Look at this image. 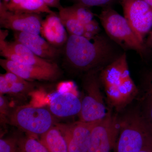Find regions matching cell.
<instances>
[{"label": "cell", "mask_w": 152, "mask_h": 152, "mask_svg": "<svg viewBox=\"0 0 152 152\" xmlns=\"http://www.w3.org/2000/svg\"><path fill=\"white\" fill-rule=\"evenodd\" d=\"M65 55L71 66L76 70L86 72L103 68L104 65L114 61L110 42L99 34L91 39L83 36L69 35L65 44Z\"/></svg>", "instance_id": "1"}, {"label": "cell", "mask_w": 152, "mask_h": 152, "mask_svg": "<svg viewBox=\"0 0 152 152\" xmlns=\"http://www.w3.org/2000/svg\"><path fill=\"white\" fill-rule=\"evenodd\" d=\"M99 79L108 102L117 112L124 108L137 95V88L130 75L126 53L104 68L100 73Z\"/></svg>", "instance_id": "2"}, {"label": "cell", "mask_w": 152, "mask_h": 152, "mask_svg": "<svg viewBox=\"0 0 152 152\" xmlns=\"http://www.w3.org/2000/svg\"><path fill=\"white\" fill-rule=\"evenodd\" d=\"M119 123L115 152H139L152 146V133L137 109L119 117Z\"/></svg>", "instance_id": "3"}, {"label": "cell", "mask_w": 152, "mask_h": 152, "mask_svg": "<svg viewBox=\"0 0 152 152\" xmlns=\"http://www.w3.org/2000/svg\"><path fill=\"white\" fill-rule=\"evenodd\" d=\"M102 69L89 71L83 77V95L81 98V110L79 115L81 121L93 122L99 121L106 116L108 111L101 90L99 72Z\"/></svg>", "instance_id": "4"}, {"label": "cell", "mask_w": 152, "mask_h": 152, "mask_svg": "<svg viewBox=\"0 0 152 152\" xmlns=\"http://www.w3.org/2000/svg\"><path fill=\"white\" fill-rule=\"evenodd\" d=\"M102 26L110 39L123 48L136 51L142 55L145 50L124 17L110 7L104 8L99 15Z\"/></svg>", "instance_id": "5"}, {"label": "cell", "mask_w": 152, "mask_h": 152, "mask_svg": "<svg viewBox=\"0 0 152 152\" xmlns=\"http://www.w3.org/2000/svg\"><path fill=\"white\" fill-rule=\"evenodd\" d=\"M8 119L11 124L26 132L40 136L55 124L54 116L49 109L30 105L14 109Z\"/></svg>", "instance_id": "6"}, {"label": "cell", "mask_w": 152, "mask_h": 152, "mask_svg": "<svg viewBox=\"0 0 152 152\" xmlns=\"http://www.w3.org/2000/svg\"><path fill=\"white\" fill-rule=\"evenodd\" d=\"M119 128V117L108 109L106 116L98 121L93 128L88 152L116 151Z\"/></svg>", "instance_id": "7"}, {"label": "cell", "mask_w": 152, "mask_h": 152, "mask_svg": "<svg viewBox=\"0 0 152 152\" xmlns=\"http://www.w3.org/2000/svg\"><path fill=\"white\" fill-rule=\"evenodd\" d=\"M49 110L58 118L79 115L81 110V99L73 82H63L58 85L57 91L49 96Z\"/></svg>", "instance_id": "8"}, {"label": "cell", "mask_w": 152, "mask_h": 152, "mask_svg": "<svg viewBox=\"0 0 152 152\" xmlns=\"http://www.w3.org/2000/svg\"><path fill=\"white\" fill-rule=\"evenodd\" d=\"M124 18L142 43L152 27V7L143 0H121Z\"/></svg>", "instance_id": "9"}, {"label": "cell", "mask_w": 152, "mask_h": 152, "mask_svg": "<svg viewBox=\"0 0 152 152\" xmlns=\"http://www.w3.org/2000/svg\"><path fill=\"white\" fill-rule=\"evenodd\" d=\"M42 20L39 14L12 12L6 7L3 2L0 3V25L1 27L39 34H40Z\"/></svg>", "instance_id": "10"}, {"label": "cell", "mask_w": 152, "mask_h": 152, "mask_svg": "<svg viewBox=\"0 0 152 152\" xmlns=\"http://www.w3.org/2000/svg\"><path fill=\"white\" fill-rule=\"evenodd\" d=\"M97 121L56 124L66 141L69 152H88L92 130Z\"/></svg>", "instance_id": "11"}, {"label": "cell", "mask_w": 152, "mask_h": 152, "mask_svg": "<svg viewBox=\"0 0 152 152\" xmlns=\"http://www.w3.org/2000/svg\"><path fill=\"white\" fill-rule=\"evenodd\" d=\"M0 65L7 72L13 73L27 81H53L60 75L58 67L43 68L16 62L6 59H1Z\"/></svg>", "instance_id": "12"}, {"label": "cell", "mask_w": 152, "mask_h": 152, "mask_svg": "<svg viewBox=\"0 0 152 152\" xmlns=\"http://www.w3.org/2000/svg\"><path fill=\"white\" fill-rule=\"evenodd\" d=\"M15 41L23 44L38 56L50 61L58 56L59 50L39 34L15 32Z\"/></svg>", "instance_id": "13"}, {"label": "cell", "mask_w": 152, "mask_h": 152, "mask_svg": "<svg viewBox=\"0 0 152 152\" xmlns=\"http://www.w3.org/2000/svg\"><path fill=\"white\" fill-rule=\"evenodd\" d=\"M40 34L46 40L55 47L66 44L69 37L59 15L55 12L48 14L42 21Z\"/></svg>", "instance_id": "14"}, {"label": "cell", "mask_w": 152, "mask_h": 152, "mask_svg": "<svg viewBox=\"0 0 152 152\" xmlns=\"http://www.w3.org/2000/svg\"><path fill=\"white\" fill-rule=\"evenodd\" d=\"M28 81L10 72L0 75L1 94H9L15 95H25L28 94L33 88V84Z\"/></svg>", "instance_id": "15"}, {"label": "cell", "mask_w": 152, "mask_h": 152, "mask_svg": "<svg viewBox=\"0 0 152 152\" xmlns=\"http://www.w3.org/2000/svg\"><path fill=\"white\" fill-rule=\"evenodd\" d=\"M40 141L50 152H69L66 141L56 125L41 135Z\"/></svg>", "instance_id": "16"}, {"label": "cell", "mask_w": 152, "mask_h": 152, "mask_svg": "<svg viewBox=\"0 0 152 152\" xmlns=\"http://www.w3.org/2000/svg\"><path fill=\"white\" fill-rule=\"evenodd\" d=\"M9 43L15 53L22 58L23 64L46 68L58 67L56 64L38 56L26 47L17 41L9 42Z\"/></svg>", "instance_id": "17"}, {"label": "cell", "mask_w": 152, "mask_h": 152, "mask_svg": "<svg viewBox=\"0 0 152 152\" xmlns=\"http://www.w3.org/2000/svg\"><path fill=\"white\" fill-rule=\"evenodd\" d=\"M137 110L147 127L152 133V80L140 98Z\"/></svg>", "instance_id": "18"}, {"label": "cell", "mask_w": 152, "mask_h": 152, "mask_svg": "<svg viewBox=\"0 0 152 152\" xmlns=\"http://www.w3.org/2000/svg\"><path fill=\"white\" fill-rule=\"evenodd\" d=\"M59 16L69 35L83 36L84 25L74 15L68 7L62 6L58 9Z\"/></svg>", "instance_id": "19"}, {"label": "cell", "mask_w": 152, "mask_h": 152, "mask_svg": "<svg viewBox=\"0 0 152 152\" xmlns=\"http://www.w3.org/2000/svg\"><path fill=\"white\" fill-rule=\"evenodd\" d=\"M15 12L39 14H50L54 12L47 5L44 0H23Z\"/></svg>", "instance_id": "20"}, {"label": "cell", "mask_w": 152, "mask_h": 152, "mask_svg": "<svg viewBox=\"0 0 152 152\" xmlns=\"http://www.w3.org/2000/svg\"><path fill=\"white\" fill-rule=\"evenodd\" d=\"M22 152H50L40 141L32 137H27L19 141Z\"/></svg>", "instance_id": "21"}, {"label": "cell", "mask_w": 152, "mask_h": 152, "mask_svg": "<svg viewBox=\"0 0 152 152\" xmlns=\"http://www.w3.org/2000/svg\"><path fill=\"white\" fill-rule=\"evenodd\" d=\"M68 7L83 25L94 20V14L88 7L76 3L75 4Z\"/></svg>", "instance_id": "22"}, {"label": "cell", "mask_w": 152, "mask_h": 152, "mask_svg": "<svg viewBox=\"0 0 152 152\" xmlns=\"http://www.w3.org/2000/svg\"><path fill=\"white\" fill-rule=\"evenodd\" d=\"M19 140L16 138L8 137L0 140V152H18Z\"/></svg>", "instance_id": "23"}, {"label": "cell", "mask_w": 152, "mask_h": 152, "mask_svg": "<svg viewBox=\"0 0 152 152\" xmlns=\"http://www.w3.org/2000/svg\"><path fill=\"white\" fill-rule=\"evenodd\" d=\"M84 33L83 36L88 39H91L99 34L100 28L99 23L96 20H93L91 21L84 25Z\"/></svg>", "instance_id": "24"}, {"label": "cell", "mask_w": 152, "mask_h": 152, "mask_svg": "<svg viewBox=\"0 0 152 152\" xmlns=\"http://www.w3.org/2000/svg\"><path fill=\"white\" fill-rule=\"evenodd\" d=\"M77 3L90 8L93 7H110L117 1L121 0H75Z\"/></svg>", "instance_id": "25"}, {"label": "cell", "mask_w": 152, "mask_h": 152, "mask_svg": "<svg viewBox=\"0 0 152 152\" xmlns=\"http://www.w3.org/2000/svg\"><path fill=\"white\" fill-rule=\"evenodd\" d=\"M0 111L2 121L5 120L6 116H9L8 102L2 94L0 95Z\"/></svg>", "instance_id": "26"}, {"label": "cell", "mask_w": 152, "mask_h": 152, "mask_svg": "<svg viewBox=\"0 0 152 152\" xmlns=\"http://www.w3.org/2000/svg\"><path fill=\"white\" fill-rule=\"evenodd\" d=\"M23 1V0H10V1L7 4L3 3L5 4L8 10L12 12H15L17 10Z\"/></svg>", "instance_id": "27"}, {"label": "cell", "mask_w": 152, "mask_h": 152, "mask_svg": "<svg viewBox=\"0 0 152 152\" xmlns=\"http://www.w3.org/2000/svg\"><path fill=\"white\" fill-rule=\"evenodd\" d=\"M44 1L49 7L56 8L58 9L61 7L60 0H44Z\"/></svg>", "instance_id": "28"}, {"label": "cell", "mask_w": 152, "mask_h": 152, "mask_svg": "<svg viewBox=\"0 0 152 152\" xmlns=\"http://www.w3.org/2000/svg\"><path fill=\"white\" fill-rule=\"evenodd\" d=\"M147 44L150 46L151 48H152V31L150 33L149 37L148 39V43Z\"/></svg>", "instance_id": "29"}, {"label": "cell", "mask_w": 152, "mask_h": 152, "mask_svg": "<svg viewBox=\"0 0 152 152\" xmlns=\"http://www.w3.org/2000/svg\"><path fill=\"white\" fill-rule=\"evenodd\" d=\"M139 152H152V146L145 148Z\"/></svg>", "instance_id": "30"}, {"label": "cell", "mask_w": 152, "mask_h": 152, "mask_svg": "<svg viewBox=\"0 0 152 152\" xmlns=\"http://www.w3.org/2000/svg\"><path fill=\"white\" fill-rule=\"evenodd\" d=\"M152 7V0H143Z\"/></svg>", "instance_id": "31"}, {"label": "cell", "mask_w": 152, "mask_h": 152, "mask_svg": "<svg viewBox=\"0 0 152 152\" xmlns=\"http://www.w3.org/2000/svg\"><path fill=\"white\" fill-rule=\"evenodd\" d=\"M2 2H3L7 4V3H8L10 1V0H2Z\"/></svg>", "instance_id": "32"}]
</instances>
